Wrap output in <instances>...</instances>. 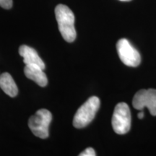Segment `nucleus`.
Instances as JSON below:
<instances>
[{"label":"nucleus","mask_w":156,"mask_h":156,"mask_svg":"<svg viewBox=\"0 0 156 156\" xmlns=\"http://www.w3.org/2000/svg\"><path fill=\"white\" fill-rule=\"evenodd\" d=\"M0 7L9 9L12 7V0H0Z\"/></svg>","instance_id":"obj_10"},{"label":"nucleus","mask_w":156,"mask_h":156,"mask_svg":"<svg viewBox=\"0 0 156 156\" xmlns=\"http://www.w3.org/2000/svg\"><path fill=\"white\" fill-rule=\"evenodd\" d=\"M0 87L6 94L12 98L18 93V88L12 76L8 73H4L0 75Z\"/></svg>","instance_id":"obj_9"},{"label":"nucleus","mask_w":156,"mask_h":156,"mask_svg":"<svg viewBox=\"0 0 156 156\" xmlns=\"http://www.w3.org/2000/svg\"><path fill=\"white\" fill-rule=\"evenodd\" d=\"M52 115L47 109H40L28 120V126L35 136L46 139L49 135V125Z\"/></svg>","instance_id":"obj_3"},{"label":"nucleus","mask_w":156,"mask_h":156,"mask_svg":"<svg viewBox=\"0 0 156 156\" xmlns=\"http://www.w3.org/2000/svg\"><path fill=\"white\" fill-rule=\"evenodd\" d=\"M112 127L118 134H125L131 128V112L126 103H119L114 108L112 116Z\"/></svg>","instance_id":"obj_4"},{"label":"nucleus","mask_w":156,"mask_h":156,"mask_svg":"<svg viewBox=\"0 0 156 156\" xmlns=\"http://www.w3.org/2000/svg\"><path fill=\"white\" fill-rule=\"evenodd\" d=\"M55 16L58 30L63 38L68 43L75 40L77 34L75 28V15L67 6L58 5L55 8Z\"/></svg>","instance_id":"obj_1"},{"label":"nucleus","mask_w":156,"mask_h":156,"mask_svg":"<svg viewBox=\"0 0 156 156\" xmlns=\"http://www.w3.org/2000/svg\"><path fill=\"white\" fill-rule=\"evenodd\" d=\"M100 99L92 96L78 108L73 119V126L77 129L85 127L93 120L100 107Z\"/></svg>","instance_id":"obj_2"},{"label":"nucleus","mask_w":156,"mask_h":156,"mask_svg":"<svg viewBox=\"0 0 156 156\" xmlns=\"http://www.w3.org/2000/svg\"><path fill=\"white\" fill-rule=\"evenodd\" d=\"M116 49L121 61L128 67H137L141 62V56L135 48L126 38L117 42Z\"/></svg>","instance_id":"obj_5"},{"label":"nucleus","mask_w":156,"mask_h":156,"mask_svg":"<svg viewBox=\"0 0 156 156\" xmlns=\"http://www.w3.org/2000/svg\"><path fill=\"white\" fill-rule=\"evenodd\" d=\"M96 155V153L93 148L92 147H87L85 151L80 154V156H95Z\"/></svg>","instance_id":"obj_11"},{"label":"nucleus","mask_w":156,"mask_h":156,"mask_svg":"<svg viewBox=\"0 0 156 156\" xmlns=\"http://www.w3.org/2000/svg\"><path fill=\"white\" fill-rule=\"evenodd\" d=\"M19 54L23 58V62L25 65H38L42 69H45V64L43 60L38 56V53L34 48L22 45L19 48Z\"/></svg>","instance_id":"obj_8"},{"label":"nucleus","mask_w":156,"mask_h":156,"mask_svg":"<svg viewBox=\"0 0 156 156\" xmlns=\"http://www.w3.org/2000/svg\"><path fill=\"white\" fill-rule=\"evenodd\" d=\"M120 1H122V2H129V1H131V0H120Z\"/></svg>","instance_id":"obj_13"},{"label":"nucleus","mask_w":156,"mask_h":156,"mask_svg":"<svg viewBox=\"0 0 156 156\" xmlns=\"http://www.w3.org/2000/svg\"><path fill=\"white\" fill-rule=\"evenodd\" d=\"M132 105L134 108L140 111L147 107L153 116H156V90H140L134 95Z\"/></svg>","instance_id":"obj_6"},{"label":"nucleus","mask_w":156,"mask_h":156,"mask_svg":"<svg viewBox=\"0 0 156 156\" xmlns=\"http://www.w3.org/2000/svg\"><path fill=\"white\" fill-rule=\"evenodd\" d=\"M44 69L38 65H26L24 68V73L28 79L34 81L39 86L45 87L48 84V79Z\"/></svg>","instance_id":"obj_7"},{"label":"nucleus","mask_w":156,"mask_h":156,"mask_svg":"<svg viewBox=\"0 0 156 156\" xmlns=\"http://www.w3.org/2000/svg\"><path fill=\"white\" fill-rule=\"evenodd\" d=\"M137 116H138V118L139 119H142V118H143L144 117V113L142 112H140L139 114H138V115H137Z\"/></svg>","instance_id":"obj_12"}]
</instances>
